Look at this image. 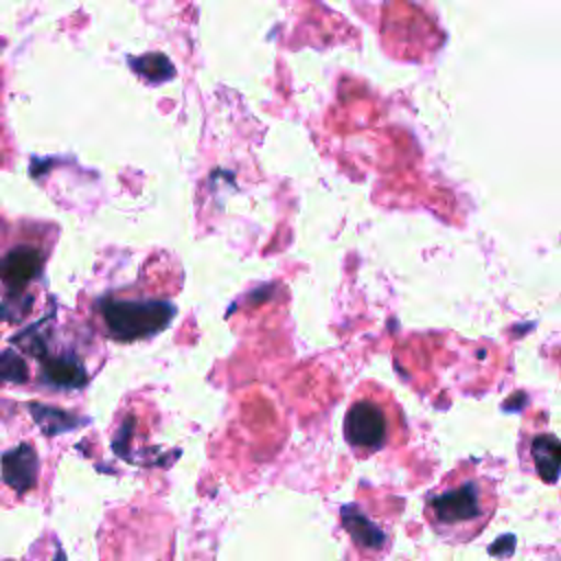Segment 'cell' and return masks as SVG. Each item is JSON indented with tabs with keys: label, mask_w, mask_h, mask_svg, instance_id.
Masks as SVG:
<instances>
[{
	"label": "cell",
	"mask_w": 561,
	"mask_h": 561,
	"mask_svg": "<svg viewBox=\"0 0 561 561\" xmlns=\"http://www.w3.org/2000/svg\"><path fill=\"white\" fill-rule=\"evenodd\" d=\"M42 370L46 381L61 388H81L88 375L75 355H48L42 359Z\"/></svg>",
	"instance_id": "7"
},
{
	"label": "cell",
	"mask_w": 561,
	"mask_h": 561,
	"mask_svg": "<svg viewBox=\"0 0 561 561\" xmlns=\"http://www.w3.org/2000/svg\"><path fill=\"white\" fill-rule=\"evenodd\" d=\"M344 438L357 458L375 456L405 440L408 427L399 401L381 386L364 381L344 414Z\"/></svg>",
	"instance_id": "2"
},
{
	"label": "cell",
	"mask_w": 561,
	"mask_h": 561,
	"mask_svg": "<svg viewBox=\"0 0 561 561\" xmlns=\"http://www.w3.org/2000/svg\"><path fill=\"white\" fill-rule=\"evenodd\" d=\"M517 454L526 473L537 476L541 482L548 484L557 482L561 473V440L554 434L541 430L522 434Z\"/></svg>",
	"instance_id": "4"
},
{
	"label": "cell",
	"mask_w": 561,
	"mask_h": 561,
	"mask_svg": "<svg viewBox=\"0 0 561 561\" xmlns=\"http://www.w3.org/2000/svg\"><path fill=\"white\" fill-rule=\"evenodd\" d=\"M0 469H2L4 484L18 493H24V491H31L37 482L39 458L31 445L22 443L2 454Z\"/></svg>",
	"instance_id": "6"
},
{
	"label": "cell",
	"mask_w": 561,
	"mask_h": 561,
	"mask_svg": "<svg viewBox=\"0 0 561 561\" xmlns=\"http://www.w3.org/2000/svg\"><path fill=\"white\" fill-rule=\"evenodd\" d=\"M99 313L110 337L134 342L164 331L175 316V307L158 298H103Z\"/></svg>",
	"instance_id": "3"
},
{
	"label": "cell",
	"mask_w": 561,
	"mask_h": 561,
	"mask_svg": "<svg viewBox=\"0 0 561 561\" xmlns=\"http://www.w3.org/2000/svg\"><path fill=\"white\" fill-rule=\"evenodd\" d=\"M44 272V252L37 243H15L0 254V283L13 291H24Z\"/></svg>",
	"instance_id": "5"
},
{
	"label": "cell",
	"mask_w": 561,
	"mask_h": 561,
	"mask_svg": "<svg viewBox=\"0 0 561 561\" xmlns=\"http://www.w3.org/2000/svg\"><path fill=\"white\" fill-rule=\"evenodd\" d=\"M497 504V482L476 462H458L427 491L423 519L440 541L460 546L489 526Z\"/></svg>",
	"instance_id": "1"
},
{
	"label": "cell",
	"mask_w": 561,
	"mask_h": 561,
	"mask_svg": "<svg viewBox=\"0 0 561 561\" xmlns=\"http://www.w3.org/2000/svg\"><path fill=\"white\" fill-rule=\"evenodd\" d=\"M26 377H28V370H26L24 359L11 351H2L0 353V379L22 383V381H26Z\"/></svg>",
	"instance_id": "8"
}]
</instances>
